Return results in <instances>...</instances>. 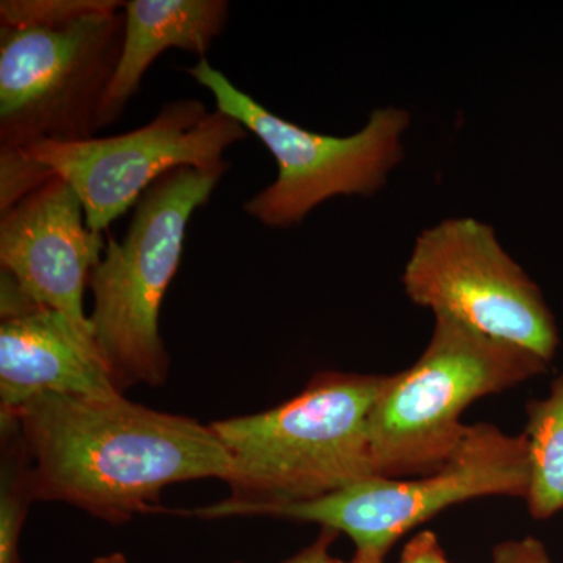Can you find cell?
I'll return each instance as SVG.
<instances>
[{"instance_id":"6da1fadb","label":"cell","mask_w":563,"mask_h":563,"mask_svg":"<svg viewBox=\"0 0 563 563\" xmlns=\"http://www.w3.org/2000/svg\"><path fill=\"white\" fill-rule=\"evenodd\" d=\"M35 501L69 504L111 525L165 512L174 484L224 481L229 457L210 424L122 395H41L14 410Z\"/></svg>"},{"instance_id":"7a4b0ae2","label":"cell","mask_w":563,"mask_h":563,"mask_svg":"<svg viewBox=\"0 0 563 563\" xmlns=\"http://www.w3.org/2000/svg\"><path fill=\"white\" fill-rule=\"evenodd\" d=\"M387 376L314 374L295 398L265 412L210 422L229 457L231 495L172 514L199 520L265 517L376 477L368 421Z\"/></svg>"},{"instance_id":"3957f363","label":"cell","mask_w":563,"mask_h":563,"mask_svg":"<svg viewBox=\"0 0 563 563\" xmlns=\"http://www.w3.org/2000/svg\"><path fill=\"white\" fill-rule=\"evenodd\" d=\"M228 169L184 166L165 174L136 203L124 240L110 239L91 272L92 340L121 393L136 385L161 387L168 379L163 299L179 269L188 222Z\"/></svg>"},{"instance_id":"277c9868","label":"cell","mask_w":563,"mask_h":563,"mask_svg":"<svg viewBox=\"0 0 563 563\" xmlns=\"http://www.w3.org/2000/svg\"><path fill=\"white\" fill-rule=\"evenodd\" d=\"M532 352L435 318L421 357L387 376L369 415L376 477L402 479L437 472L453 457L470 426L462 415L477 399L547 372Z\"/></svg>"},{"instance_id":"5b68a950","label":"cell","mask_w":563,"mask_h":563,"mask_svg":"<svg viewBox=\"0 0 563 563\" xmlns=\"http://www.w3.org/2000/svg\"><path fill=\"white\" fill-rule=\"evenodd\" d=\"M184 70L211 92L218 111L254 133L276 158L277 179L243 206L266 228L299 224L320 203L336 196H373L402 161V136L410 125L407 110L377 109L357 133L322 135L277 117L236 88L207 58Z\"/></svg>"},{"instance_id":"8992f818","label":"cell","mask_w":563,"mask_h":563,"mask_svg":"<svg viewBox=\"0 0 563 563\" xmlns=\"http://www.w3.org/2000/svg\"><path fill=\"white\" fill-rule=\"evenodd\" d=\"M124 24L118 11L55 29L0 27V147L95 139Z\"/></svg>"},{"instance_id":"52a82bcc","label":"cell","mask_w":563,"mask_h":563,"mask_svg":"<svg viewBox=\"0 0 563 563\" xmlns=\"http://www.w3.org/2000/svg\"><path fill=\"white\" fill-rule=\"evenodd\" d=\"M407 298L435 318L553 361L558 325L539 285L510 257L492 225L448 218L415 240L402 274Z\"/></svg>"},{"instance_id":"ba28073f","label":"cell","mask_w":563,"mask_h":563,"mask_svg":"<svg viewBox=\"0 0 563 563\" xmlns=\"http://www.w3.org/2000/svg\"><path fill=\"white\" fill-rule=\"evenodd\" d=\"M529 490L525 433L509 435L492 424L470 426L442 468L418 479L369 477L314 501L290 504L265 517L320 525L346 533L357 550L387 553L404 533L454 504L487 496L523 498Z\"/></svg>"},{"instance_id":"9c48e42d","label":"cell","mask_w":563,"mask_h":563,"mask_svg":"<svg viewBox=\"0 0 563 563\" xmlns=\"http://www.w3.org/2000/svg\"><path fill=\"white\" fill-rule=\"evenodd\" d=\"M246 136L228 114L207 110L198 99H180L163 106L150 124L122 135L43 141L22 151L73 188L87 228L103 233L165 174L184 166L201 172L228 166L224 152Z\"/></svg>"},{"instance_id":"30bf717a","label":"cell","mask_w":563,"mask_h":563,"mask_svg":"<svg viewBox=\"0 0 563 563\" xmlns=\"http://www.w3.org/2000/svg\"><path fill=\"white\" fill-rule=\"evenodd\" d=\"M103 251L102 233L87 228L79 196L60 177L0 217V269L33 301L65 318L96 352L84 295Z\"/></svg>"},{"instance_id":"8fae6325","label":"cell","mask_w":563,"mask_h":563,"mask_svg":"<svg viewBox=\"0 0 563 563\" xmlns=\"http://www.w3.org/2000/svg\"><path fill=\"white\" fill-rule=\"evenodd\" d=\"M122 395L98 352L32 298L0 307V412L41 395Z\"/></svg>"},{"instance_id":"7c38bea8","label":"cell","mask_w":563,"mask_h":563,"mask_svg":"<svg viewBox=\"0 0 563 563\" xmlns=\"http://www.w3.org/2000/svg\"><path fill=\"white\" fill-rule=\"evenodd\" d=\"M124 41L109 91L103 99L99 129L114 124L152 63L163 52L181 49L206 58L229 18L225 0H131L124 3Z\"/></svg>"},{"instance_id":"4fadbf2b","label":"cell","mask_w":563,"mask_h":563,"mask_svg":"<svg viewBox=\"0 0 563 563\" xmlns=\"http://www.w3.org/2000/svg\"><path fill=\"white\" fill-rule=\"evenodd\" d=\"M529 512L547 520L563 510V373L550 395L528 404Z\"/></svg>"},{"instance_id":"5bb4252c","label":"cell","mask_w":563,"mask_h":563,"mask_svg":"<svg viewBox=\"0 0 563 563\" xmlns=\"http://www.w3.org/2000/svg\"><path fill=\"white\" fill-rule=\"evenodd\" d=\"M32 503L31 457L20 422L0 412V563H21V533Z\"/></svg>"},{"instance_id":"9a60e30c","label":"cell","mask_w":563,"mask_h":563,"mask_svg":"<svg viewBox=\"0 0 563 563\" xmlns=\"http://www.w3.org/2000/svg\"><path fill=\"white\" fill-rule=\"evenodd\" d=\"M118 0H2L0 27L55 29L95 14L118 13Z\"/></svg>"},{"instance_id":"2e32d148","label":"cell","mask_w":563,"mask_h":563,"mask_svg":"<svg viewBox=\"0 0 563 563\" xmlns=\"http://www.w3.org/2000/svg\"><path fill=\"white\" fill-rule=\"evenodd\" d=\"M54 177L24 151L0 147V213L13 209Z\"/></svg>"},{"instance_id":"e0dca14e","label":"cell","mask_w":563,"mask_h":563,"mask_svg":"<svg viewBox=\"0 0 563 563\" xmlns=\"http://www.w3.org/2000/svg\"><path fill=\"white\" fill-rule=\"evenodd\" d=\"M493 563H551L539 540L528 537L518 542H507L495 548Z\"/></svg>"},{"instance_id":"ac0fdd59","label":"cell","mask_w":563,"mask_h":563,"mask_svg":"<svg viewBox=\"0 0 563 563\" xmlns=\"http://www.w3.org/2000/svg\"><path fill=\"white\" fill-rule=\"evenodd\" d=\"M399 563H450L435 533L424 531L413 537L404 548Z\"/></svg>"},{"instance_id":"d6986e66","label":"cell","mask_w":563,"mask_h":563,"mask_svg":"<svg viewBox=\"0 0 563 563\" xmlns=\"http://www.w3.org/2000/svg\"><path fill=\"white\" fill-rule=\"evenodd\" d=\"M336 536H339V533L331 531V529H322L320 539H318L317 542L310 544V547L306 548L301 553L284 563H344L329 553V547H331Z\"/></svg>"},{"instance_id":"ffe728a7","label":"cell","mask_w":563,"mask_h":563,"mask_svg":"<svg viewBox=\"0 0 563 563\" xmlns=\"http://www.w3.org/2000/svg\"><path fill=\"white\" fill-rule=\"evenodd\" d=\"M384 555L377 551L357 550L351 563H384Z\"/></svg>"},{"instance_id":"44dd1931","label":"cell","mask_w":563,"mask_h":563,"mask_svg":"<svg viewBox=\"0 0 563 563\" xmlns=\"http://www.w3.org/2000/svg\"><path fill=\"white\" fill-rule=\"evenodd\" d=\"M91 563H129L128 558L124 554L120 553V551H114V553L99 555V558L92 559Z\"/></svg>"}]
</instances>
